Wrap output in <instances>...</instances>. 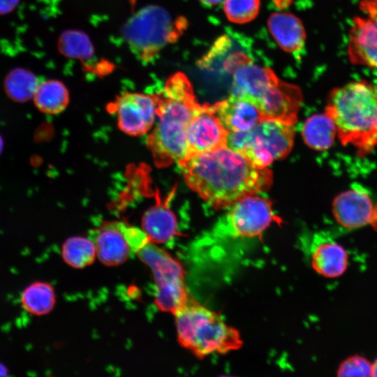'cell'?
I'll return each instance as SVG.
<instances>
[{
    "instance_id": "6da1fadb",
    "label": "cell",
    "mask_w": 377,
    "mask_h": 377,
    "mask_svg": "<svg viewBox=\"0 0 377 377\" xmlns=\"http://www.w3.org/2000/svg\"><path fill=\"white\" fill-rule=\"evenodd\" d=\"M188 186L214 209L267 191L273 176L228 147L195 155L179 165Z\"/></svg>"
},
{
    "instance_id": "7a4b0ae2",
    "label": "cell",
    "mask_w": 377,
    "mask_h": 377,
    "mask_svg": "<svg viewBox=\"0 0 377 377\" xmlns=\"http://www.w3.org/2000/svg\"><path fill=\"white\" fill-rule=\"evenodd\" d=\"M157 95V117L146 145L156 167L179 165L187 159L188 129L200 104L191 82L180 72L172 75Z\"/></svg>"
},
{
    "instance_id": "3957f363",
    "label": "cell",
    "mask_w": 377,
    "mask_h": 377,
    "mask_svg": "<svg viewBox=\"0 0 377 377\" xmlns=\"http://www.w3.org/2000/svg\"><path fill=\"white\" fill-rule=\"evenodd\" d=\"M223 67L232 76L231 94L254 105L264 120L296 123L302 102L297 86L280 80L271 69L254 64L241 52L230 55Z\"/></svg>"
},
{
    "instance_id": "277c9868",
    "label": "cell",
    "mask_w": 377,
    "mask_h": 377,
    "mask_svg": "<svg viewBox=\"0 0 377 377\" xmlns=\"http://www.w3.org/2000/svg\"><path fill=\"white\" fill-rule=\"evenodd\" d=\"M325 112L333 121L343 145L360 155L377 145V89L367 81H355L330 93Z\"/></svg>"
},
{
    "instance_id": "5b68a950",
    "label": "cell",
    "mask_w": 377,
    "mask_h": 377,
    "mask_svg": "<svg viewBox=\"0 0 377 377\" xmlns=\"http://www.w3.org/2000/svg\"><path fill=\"white\" fill-rule=\"evenodd\" d=\"M173 314L179 343L199 358L227 353L242 346L237 329L228 325L220 315L191 298Z\"/></svg>"
},
{
    "instance_id": "8992f818",
    "label": "cell",
    "mask_w": 377,
    "mask_h": 377,
    "mask_svg": "<svg viewBox=\"0 0 377 377\" xmlns=\"http://www.w3.org/2000/svg\"><path fill=\"white\" fill-rule=\"evenodd\" d=\"M227 208L199 240L200 246H214L254 238L276 220L272 202L256 194L244 197Z\"/></svg>"
},
{
    "instance_id": "52a82bcc",
    "label": "cell",
    "mask_w": 377,
    "mask_h": 377,
    "mask_svg": "<svg viewBox=\"0 0 377 377\" xmlns=\"http://www.w3.org/2000/svg\"><path fill=\"white\" fill-rule=\"evenodd\" d=\"M294 137L293 124L267 119L249 131L229 132L227 147L241 154L256 166L265 168L290 153Z\"/></svg>"
},
{
    "instance_id": "ba28073f",
    "label": "cell",
    "mask_w": 377,
    "mask_h": 377,
    "mask_svg": "<svg viewBox=\"0 0 377 377\" xmlns=\"http://www.w3.org/2000/svg\"><path fill=\"white\" fill-rule=\"evenodd\" d=\"M158 6H148L126 23L123 34L131 50L143 61H151L168 43L176 39L183 28Z\"/></svg>"
},
{
    "instance_id": "9c48e42d",
    "label": "cell",
    "mask_w": 377,
    "mask_h": 377,
    "mask_svg": "<svg viewBox=\"0 0 377 377\" xmlns=\"http://www.w3.org/2000/svg\"><path fill=\"white\" fill-rule=\"evenodd\" d=\"M137 256L152 272L156 306L162 311L174 313L190 299L181 264L152 242L148 243Z\"/></svg>"
},
{
    "instance_id": "30bf717a",
    "label": "cell",
    "mask_w": 377,
    "mask_h": 377,
    "mask_svg": "<svg viewBox=\"0 0 377 377\" xmlns=\"http://www.w3.org/2000/svg\"><path fill=\"white\" fill-rule=\"evenodd\" d=\"M157 94L125 92L110 105L119 128L125 133L139 136L150 131L156 119Z\"/></svg>"
},
{
    "instance_id": "8fae6325",
    "label": "cell",
    "mask_w": 377,
    "mask_h": 377,
    "mask_svg": "<svg viewBox=\"0 0 377 377\" xmlns=\"http://www.w3.org/2000/svg\"><path fill=\"white\" fill-rule=\"evenodd\" d=\"M228 133L214 112L211 105L200 104L188 129L187 159L197 154L227 147Z\"/></svg>"
},
{
    "instance_id": "7c38bea8",
    "label": "cell",
    "mask_w": 377,
    "mask_h": 377,
    "mask_svg": "<svg viewBox=\"0 0 377 377\" xmlns=\"http://www.w3.org/2000/svg\"><path fill=\"white\" fill-rule=\"evenodd\" d=\"M374 207L369 193L360 186H355L334 198L332 214L342 227L355 229L371 223Z\"/></svg>"
},
{
    "instance_id": "4fadbf2b",
    "label": "cell",
    "mask_w": 377,
    "mask_h": 377,
    "mask_svg": "<svg viewBox=\"0 0 377 377\" xmlns=\"http://www.w3.org/2000/svg\"><path fill=\"white\" fill-rule=\"evenodd\" d=\"M309 254L312 268L326 278L341 276L348 265V254L342 245L321 232L312 236Z\"/></svg>"
},
{
    "instance_id": "5bb4252c",
    "label": "cell",
    "mask_w": 377,
    "mask_h": 377,
    "mask_svg": "<svg viewBox=\"0 0 377 377\" xmlns=\"http://www.w3.org/2000/svg\"><path fill=\"white\" fill-rule=\"evenodd\" d=\"M347 52L352 64L377 69L376 19L368 16L353 18Z\"/></svg>"
},
{
    "instance_id": "9a60e30c",
    "label": "cell",
    "mask_w": 377,
    "mask_h": 377,
    "mask_svg": "<svg viewBox=\"0 0 377 377\" xmlns=\"http://www.w3.org/2000/svg\"><path fill=\"white\" fill-rule=\"evenodd\" d=\"M123 225L122 221L106 222L94 229L89 235L96 256L106 265H120L134 256L126 239Z\"/></svg>"
},
{
    "instance_id": "2e32d148",
    "label": "cell",
    "mask_w": 377,
    "mask_h": 377,
    "mask_svg": "<svg viewBox=\"0 0 377 377\" xmlns=\"http://www.w3.org/2000/svg\"><path fill=\"white\" fill-rule=\"evenodd\" d=\"M211 106L228 132L247 131L264 120L260 112L254 105L232 94Z\"/></svg>"
},
{
    "instance_id": "e0dca14e",
    "label": "cell",
    "mask_w": 377,
    "mask_h": 377,
    "mask_svg": "<svg viewBox=\"0 0 377 377\" xmlns=\"http://www.w3.org/2000/svg\"><path fill=\"white\" fill-rule=\"evenodd\" d=\"M267 26L271 35L283 50L296 53L304 47L305 30L295 15L286 12L274 13L268 19Z\"/></svg>"
},
{
    "instance_id": "ac0fdd59",
    "label": "cell",
    "mask_w": 377,
    "mask_h": 377,
    "mask_svg": "<svg viewBox=\"0 0 377 377\" xmlns=\"http://www.w3.org/2000/svg\"><path fill=\"white\" fill-rule=\"evenodd\" d=\"M155 205L149 207L142 218V229L151 242L165 243L172 239L177 232V221L167 201L156 196Z\"/></svg>"
},
{
    "instance_id": "d6986e66",
    "label": "cell",
    "mask_w": 377,
    "mask_h": 377,
    "mask_svg": "<svg viewBox=\"0 0 377 377\" xmlns=\"http://www.w3.org/2000/svg\"><path fill=\"white\" fill-rule=\"evenodd\" d=\"M336 133V126L325 112L306 119L302 131L306 145L316 151L328 149L334 141Z\"/></svg>"
},
{
    "instance_id": "ffe728a7",
    "label": "cell",
    "mask_w": 377,
    "mask_h": 377,
    "mask_svg": "<svg viewBox=\"0 0 377 377\" xmlns=\"http://www.w3.org/2000/svg\"><path fill=\"white\" fill-rule=\"evenodd\" d=\"M33 98L41 112L55 114L64 111L67 107L69 94L62 82L49 80L39 83Z\"/></svg>"
},
{
    "instance_id": "44dd1931",
    "label": "cell",
    "mask_w": 377,
    "mask_h": 377,
    "mask_svg": "<svg viewBox=\"0 0 377 377\" xmlns=\"http://www.w3.org/2000/svg\"><path fill=\"white\" fill-rule=\"evenodd\" d=\"M20 302L23 309L32 315L47 314L53 309L56 302L54 288L47 282H33L22 291Z\"/></svg>"
},
{
    "instance_id": "7402d4cb",
    "label": "cell",
    "mask_w": 377,
    "mask_h": 377,
    "mask_svg": "<svg viewBox=\"0 0 377 377\" xmlns=\"http://www.w3.org/2000/svg\"><path fill=\"white\" fill-rule=\"evenodd\" d=\"M61 255L65 263L71 267L83 268L94 261L96 251L90 238L74 236L65 241Z\"/></svg>"
},
{
    "instance_id": "603a6c76",
    "label": "cell",
    "mask_w": 377,
    "mask_h": 377,
    "mask_svg": "<svg viewBox=\"0 0 377 377\" xmlns=\"http://www.w3.org/2000/svg\"><path fill=\"white\" fill-rule=\"evenodd\" d=\"M39 84L37 77L31 72L16 68L8 73L4 81V88L8 96L23 102L34 97Z\"/></svg>"
},
{
    "instance_id": "cb8c5ba5",
    "label": "cell",
    "mask_w": 377,
    "mask_h": 377,
    "mask_svg": "<svg viewBox=\"0 0 377 377\" xmlns=\"http://www.w3.org/2000/svg\"><path fill=\"white\" fill-rule=\"evenodd\" d=\"M59 49L66 56L89 59L93 54L92 45L84 34L68 31L63 34L59 42Z\"/></svg>"
},
{
    "instance_id": "d4e9b609",
    "label": "cell",
    "mask_w": 377,
    "mask_h": 377,
    "mask_svg": "<svg viewBox=\"0 0 377 377\" xmlns=\"http://www.w3.org/2000/svg\"><path fill=\"white\" fill-rule=\"evenodd\" d=\"M223 10L232 22L244 24L253 20L258 14L260 0H224Z\"/></svg>"
},
{
    "instance_id": "484cf974",
    "label": "cell",
    "mask_w": 377,
    "mask_h": 377,
    "mask_svg": "<svg viewBox=\"0 0 377 377\" xmlns=\"http://www.w3.org/2000/svg\"><path fill=\"white\" fill-rule=\"evenodd\" d=\"M337 377H371V364L362 355L350 356L339 364Z\"/></svg>"
},
{
    "instance_id": "4316f807",
    "label": "cell",
    "mask_w": 377,
    "mask_h": 377,
    "mask_svg": "<svg viewBox=\"0 0 377 377\" xmlns=\"http://www.w3.org/2000/svg\"><path fill=\"white\" fill-rule=\"evenodd\" d=\"M360 8L367 16L377 20V0H362Z\"/></svg>"
},
{
    "instance_id": "83f0119b",
    "label": "cell",
    "mask_w": 377,
    "mask_h": 377,
    "mask_svg": "<svg viewBox=\"0 0 377 377\" xmlns=\"http://www.w3.org/2000/svg\"><path fill=\"white\" fill-rule=\"evenodd\" d=\"M17 0H0V13H4L11 10Z\"/></svg>"
},
{
    "instance_id": "f1b7e54d",
    "label": "cell",
    "mask_w": 377,
    "mask_h": 377,
    "mask_svg": "<svg viewBox=\"0 0 377 377\" xmlns=\"http://www.w3.org/2000/svg\"><path fill=\"white\" fill-rule=\"evenodd\" d=\"M279 9H284L290 6L293 0H271Z\"/></svg>"
},
{
    "instance_id": "f546056e",
    "label": "cell",
    "mask_w": 377,
    "mask_h": 377,
    "mask_svg": "<svg viewBox=\"0 0 377 377\" xmlns=\"http://www.w3.org/2000/svg\"><path fill=\"white\" fill-rule=\"evenodd\" d=\"M199 1L203 5L209 6V7L217 6L224 1V0H199Z\"/></svg>"
},
{
    "instance_id": "4dcf8cb0",
    "label": "cell",
    "mask_w": 377,
    "mask_h": 377,
    "mask_svg": "<svg viewBox=\"0 0 377 377\" xmlns=\"http://www.w3.org/2000/svg\"><path fill=\"white\" fill-rule=\"evenodd\" d=\"M370 224L377 231V205L374 207V214Z\"/></svg>"
},
{
    "instance_id": "1f68e13d",
    "label": "cell",
    "mask_w": 377,
    "mask_h": 377,
    "mask_svg": "<svg viewBox=\"0 0 377 377\" xmlns=\"http://www.w3.org/2000/svg\"><path fill=\"white\" fill-rule=\"evenodd\" d=\"M8 370L7 367L0 362V377H8Z\"/></svg>"
},
{
    "instance_id": "d6a6232c",
    "label": "cell",
    "mask_w": 377,
    "mask_h": 377,
    "mask_svg": "<svg viewBox=\"0 0 377 377\" xmlns=\"http://www.w3.org/2000/svg\"><path fill=\"white\" fill-rule=\"evenodd\" d=\"M371 377H377V357L371 364Z\"/></svg>"
},
{
    "instance_id": "836d02e7",
    "label": "cell",
    "mask_w": 377,
    "mask_h": 377,
    "mask_svg": "<svg viewBox=\"0 0 377 377\" xmlns=\"http://www.w3.org/2000/svg\"><path fill=\"white\" fill-rule=\"evenodd\" d=\"M2 149H3V140L0 135V153L1 152Z\"/></svg>"
},
{
    "instance_id": "e575fe53",
    "label": "cell",
    "mask_w": 377,
    "mask_h": 377,
    "mask_svg": "<svg viewBox=\"0 0 377 377\" xmlns=\"http://www.w3.org/2000/svg\"><path fill=\"white\" fill-rule=\"evenodd\" d=\"M220 377H235V376H221Z\"/></svg>"
}]
</instances>
